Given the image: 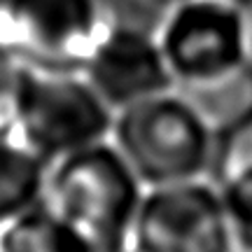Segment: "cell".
<instances>
[{
	"label": "cell",
	"instance_id": "cell-7",
	"mask_svg": "<svg viewBox=\"0 0 252 252\" xmlns=\"http://www.w3.org/2000/svg\"><path fill=\"white\" fill-rule=\"evenodd\" d=\"M82 75L115 112L175 89L154 33L117 21L100 40Z\"/></svg>",
	"mask_w": 252,
	"mask_h": 252
},
{
	"label": "cell",
	"instance_id": "cell-6",
	"mask_svg": "<svg viewBox=\"0 0 252 252\" xmlns=\"http://www.w3.org/2000/svg\"><path fill=\"white\" fill-rule=\"evenodd\" d=\"M128 252H238L215 180L147 189Z\"/></svg>",
	"mask_w": 252,
	"mask_h": 252
},
{
	"label": "cell",
	"instance_id": "cell-3",
	"mask_svg": "<svg viewBox=\"0 0 252 252\" xmlns=\"http://www.w3.org/2000/svg\"><path fill=\"white\" fill-rule=\"evenodd\" d=\"M112 122L115 110L82 72L21 70L12 135L47 163L108 140Z\"/></svg>",
	"mask_w": 252,
	"mask_h": 252
},
{
	"label": "cell",
	"instance_id": "cell-2",
	"mask_svg": "<svg viewBox=\"0 0 252 252\" xmlns=\"http://www.w3.org/2000/svg\"><path fill=\"white\" fill-rule=\"evenodd\" d=\"M145 191L147 187L108 138L49 163L45 203L96 252H128Z\"/></svg>",
	"mask_w": 252,
	"mask_h": 252
},
{
	"label": "cell",
	"instance_id": "cell-10",
	"mask_svg": "<svg viewBox=\"0 0 252 252\" xmlns=\"http://www.w3.org/2000/svg\"><path fill=\"white\" fill-rule=\"evenodd\" d=\"M238 252H252V166H243L215 180Z\"/></svg>",
	"mask_w": 252,
	"mask_h": 252
},
{
	"label": "cell",
	"instance_id": "cell-13",
	"mask_svg": "<svg viewBox=\"0 0 252 252\" xmlns=\"http://www.w3.org/2000/svg\"><path fill=\"white\" fill-rule=\"evenodd\" d=\"M241 14V33H243V54L245 70L252 77V0H236Z\"/></svg>",
	"mask_w": 252,
	"mask_h": 252
},
{
	"label": "cell",
	"instance_id": "cell-11",
	"mask_svg": "<svg viewBox=\"0 0 252 252\" xmlns=\"http://www.w3.org/2000/svg\"><path fill=\"white\" fill-rule=\"evenodd\" d=\"M243 166H252V103L222 128H217L213 180H220Z\"/></svg>",
	"mask_w": 252,
	"mask_h": 252
},
{
	"label": "cell",
	"instance_id": "cell-12",
	"mask_svg": "<svg viewBox=\"0 0 252 252\" xmlns=\"http://www.w3.org/2000/svg\"><path fill=\"white\" fill-rule=\"evenodd\" d=\"M21 70L24 65L0 47V135L14 133Z\"/></svg>",
	"mask_w": 252,
	"mask_h": 252
},
{
	"label": "cell",
	"instance_id": "cell-1",
	"mask_svg": "<svg viewBox=\"0 0 252 252\" xmlns=\"http://www.w3.org/2000/svg\"><path fill=\"white\" fill-rule=\"evenodd\" d=\"M110 140L147 189L213 180L217 128L180 89L117 110Z\"/></svg>",
	"mask_w": 252,
	"mask_h": 252
},
{
	"label": "cell",
	"instance_id": "cell-5",
	"mask_svg": "<svg viewBox=\"0 0 252 252\" xmlns=\"http://www.w3.org/2000/svg\"><path fill=\"white\" fill-rule=\"evenodd\" d=\"M112 24L105 0H0V47L24 68L82 72Z\"/></svg>",
	"mask_w": 252,
	"mask_h": 252
},
{
	"label": "cell",
	"instance_id": "cell-8",
	"mask_svg": "<svg viewBox=\"0 0 252 252\" xmlns=\"http://www.w3.org/2000/svg\"><path fill=\"white\" fill-rule=\"evenodd\" d=\"M49 163L14 135H0V229L45 198Z\"/></svg>",
	"mask_w": 252,
	"mask_h": 252
},
{
	"label": "cell",
	"instance_id": "cell-4",
	"mask_svg": "<svg viewBox=\"0 0 252 252\" xmlns=\"http://www.w3.org/2000/svg\"><path fill=\"white\" fill-rule=\"evenodd\" d=\"M175 89L210 94L248 75L236 0H185L163 9L154 31Z\"/></svg>",
	"mask_w": 252,
	"mask_h": 252
},
{
	"label": "cell",
	"instance_id": "cell-14",
	"mask_svg": "<svg viewBox=\"0 0 252 252\" xmlns=\"http://www.w3.org/2000/svg\"><path fill=\"white\" fill-rule=\"evenodd\" d=\"M147 2H152L157 7H171V5H178V2H185V0H147Z\"/></svg>",
	"mask_w": 252,
	"mask_h": 252
},
{
	"label": "cell",
	"instance_id": "cell-9",
	"mask_svg": "<svg viewBox=\"0 0 252 252\" xmlns=\"http://www.w3.org/2000/svg\"><path fill=\"white\" fill-rule=\"evenodd\" d=\"M0 252H96L45 198L0 229Z\"/></svg>",
	"mask_w": 252,
	"mask_h": 252
}]
</instances>
